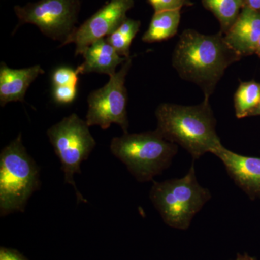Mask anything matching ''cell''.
<instances>
[{
	"instance_id": "obj_1",
	"label": "cell",
	"mask_w": 260,
	"mask_h": 260,
	"mask_svg": "<svg viewBox=\"0 0 260 260\" xmlns=\"http://www.w3.org/2000/svg\"><path fill=\"white\" fill-rule=\"evenodd\" d=\"M242 58L222 32L206 35L188 28L179 36L172 61L181 79L196 84L209 99L227 68Z\"/></svg>"
},
{
	"instance_id": "obj_2",
	"label": "cell",
	"mask_w": 260,
	"mask_h": 260,
	"mask_svg": "<svg viewBox=\"0 0 260 260\" xmlns=\"http://www.w3.org/2000/svg\"><path fill=\"white\" fill-rule=\"evenodd\" d=\"M157 130L168 141L180 145L193 158L199 159L222 145L217 121L209 99L194 106L164 103L155 112Z\"/></svg>"
},
{
	"instance_id": "obj_3",
	"label": "cell",
	"mask_w": 260,
	"mask_h": 260,
	"mask_svg": "<svg viewBox=\"0 0 260 260\" xmlns=\"http://www.w3.org/2000/svg\"><path fill=\"white\" fill-rule=\"evenodd\" d=\"M110 150L137 181L147 182L170 167L178 153V145L168 141L155 129L115 137Z\"/></svg>"
},
{
	"instance_id": "obj_4",
	"label": "cell",
	"mask_w": 260,
	"mask_h": 260,
	"mask_svg": "<svg viewBox=\"0 0 260 260\" xmlns=\"http://www.w3.org/2000/svg\"><path fill=\"white\" fill-rule=\"evenodd\" d=\"M40 186L39 168L27 152L20 133L0 153V215L23 213Z\"/></svg>"
},
{
	"instance_id": "obj_5",
	"label": "cell",
	"mask_w": 260,
	"mask_h": 260,
	"mask_svg": "<svg viewBox=\"0 0 260 260\" xmlns=\"http://www.w3.org/2000/svg\"><path fill=\"white\" fill-rule=\"evenodd\" d=\"M209 189L198 183L194 162L184 177L153 181L150 199L169 226L186 230L196 214L211 199Z\"/></svg>"
},
{
	"instance_id": "obj_6",
	"label": "cell",
	"mask_w": 260,
	"mask_h": 260,
	"mask_svg": "<svg viewBox=\"0 0 260 260\" xmlns=\"http://www.w3.org/2000/svg\"><path fill=\"white\" fill-rule=\"evenodd\" d=\"M86 121L76 114L63 118L47 130L48 138L54 148L64 173L65 183L74 188L78 203H88L77 188L74 179L76 174H81L80 166L88 158L96 145Z\"/></svg>"
},
{
	"instance_id": "obj_7",
	"label": "cell",
	"mask_w": 260,
	"mask_h": 260,
	"mask_svg": "<svg viewBox=\"0 0 260 260\" xmlns=\"http://www.w3.org/2000/svg\"><path fill=\"white\" fill-rule=\"evenodd\" d=\"M80 9V0H39L16 5L18 23L15 30L24 24H32L44 35L63 44L76 29Z\"/></svg>"
},
{
	"instance_id": "obj_8",
	"label": "cell",
	"mask_w": 260,
	"mask_h": 260,
	"mask_svg": "<svg viewBox=\"0 0 260 260\" xmlns=\"http://www.w3.org/2000/svg\"><path fill=\"white\" fill-rule=\"evenodd\" d=\"M132 64L133 56H130L119 71L109 76V82L104 87L88 95V110L85 121L89 126H99L103 129H107L112 124H116L120 126L124 133H128L125 81Z\"/></svg>"
},
{
	"instance_id": "obj_9",
	"label": "cell",
	"mask_w": 260,
	"mask_h": 260,
	"mask_svg": "<svg viewBox=\"0 0 260 260\" xmlns=\"http://www.w3.org/2000/svg\"><path fill=\"white\" fill-rule=\"evenodd\" d=\"M134 0H109L96 13L76 28L60 47L75 44V56L83 55L85 49L99 39H105L117 29L134 7Z\"/></svg>"
},
{
	"instance_id": "obj_10",
	"label": "cell",
	"mask_w": 260,
	"mask_h": 260,
	"mask_svg": "<svg viewBox=\"0 0 260 260\" xmlns=\"http://www.w3.org/2000/svg\"><path fill=\"white\" fill-rule=\"evenodd\" d=\"M212 153L223 162L229 177L251 200L260 198V158L239 155L223 145Z\"/></svg>"
},
{
	"instance_id": "obj_11",
	"label": "cell",
	"mask_w": 260,
	"mask_h": 260,
	"mask_svg": "<svg viewBox=\"0 0 260 260\" xmlns=\"http://www.w3.org/2000/svg\"><path fill=\"white\" fill-rule=\"evenodd\" d=\"M229 47L242 57L256 54L260 40V11L244 6L235 23L224 34Z\"/></svg>"
},
{
	"instance_id": "obj_12",
	"label": "cell",
	"mask_w": 260,
	"mask_h": 260,
	"mask_svg": "<svg viewBox=\"0 0 260 260\" xmlns=\"http://www.w3.org/2000/svg\"><path fill=\"white\" fill-rule=\"evenodd\" d=\"M45 73L40 65L23 69H13L5 62L0 65V105L25 102L24 98L32 82Z\"/></svg>"
},
{
	"instance_id": "obj_13",
	"label": "cell",
	"mask_w": 260,
	"mask_h": 260,
	"mask_svg": "<svg viewBox=\"0 0 260 260\" xmlns=\"http://www.w3.org/2000/svg\"><path fill=\"white\" fill-rule=\"evenodd\" d=\"M83 56V62L76 69L79 75L96 73L111 76L116 73L117 67L128 59L119 55L106 39H99L89 46Z\"/></svg>"
},
{
	"instance_id": "obj_14",
	"label": "cell",
	"mask_w": 260,
	"mask_h": 260,
	"mask_svg": "<svg viewBox=\"0 0 260 260\" xmlns=\"http://www.w3.org/2000/svg\"><path fill=\"white\" fill-rule=\"evenodd\" d=\"M181 20V10L154 12L148 30L142 37L146 43L167 41L177 35Z\"/></svg>"
},
{
	"instance_id": "obj_15",
	"label": "cell",
	"mask_w": 260,
	"mask_h": 260,
	"mask_svg": "<svg viewBox=\"0 0 260 260\" xmlns=\"http://www.w3.org/2000/svg\"><path fill=\"white\" fill-rule=\"evenodd\" d=\"M202 3L218 20L220 32L223 35L232 28L245 6L244 0H202Z\"/></svg>"
},
{
	"instance_id": "obj_16",
	"label": "cell",
	"mask_w": 260,
	"mask_h": 260,
	"mask_svg": "<svg viewBox=\"0 0 260 260\" xmlns=\"http://www.w3.org/2000/svg\"><path fill=\"white\" fill-rule=\"evenodd\" d=\"M234 109L238 119L250 116L260 102V83L242 82L234 94Z\"/></svg>"
},
{
	"instance_id": "obj_17",
	"label": "cell",
	"mask_w": 260,
	"mask_h": 260,
	"mask_svg": "<svg viewBox=\"0 0 260 260\" xmlns=\"http://www.w3.org/2000/svg\"><path fill=\"white\" fill-rule=\"evenodd\" d=\"M77 70H73L72 68L61 67L54 70L51 75L54 86H66V85H77L78 86L79 82Z\"/></svg>"
},
{
	"instance_id": "obj_18",
	"label": "cell",
	"mask_w": 260,
	"mask_h": 260,
	"mask_svg": "<svg viewBox=\"0 0 260 260\" xmlns=\"http://www.w3.org/2000/svg\"><path fill=\"white\" fill-rule=\"evenodd\" d=\"M108 43L123 57H130V47L133 40L124 37L117 30H114L106 38Z\"/></svg>"
},
{
	"instance_id": "obj_19",
	"label": "cell",
	"mask_w": 260,
	"mask_h": 260,
	"mask_svg": "<svg viewBox=\"0 0 260 260\" xmlns=\"http://www.w3.org/2000/svg\"><path fill=\"white\" fill-rule=\"evenodd\" d=\"M154 12L181 10L184 7H190L194 3L190 0H147Z\"/></svg>"
},
{
	"instance_id": "obj_20",
	"label": "cell",
	"mask_w": 260,
	"mask_h": 260,
	"mask_svg": "<svg viewBox=\"0 0 260 260\" xmlns=\"http://www.w3.org/2000/svg\"><path fill=\"white\" fill-rule=\"evenodd\" d=\"M78 93L77 85L54 86L53 96L54 101L59 104H70L74 102Z\"/></svg>"
},
{
	"instance_id": "obj_21",
	"label": "cell",
	"mask_w": 260,
	"mask_h": 260,
	"mask_svg": "<svg viewBox=\"0 0 260 260\" xmlns=\"http://www.w3.org/2000/svg\"><path fill=\"white\" fill-rule=\"evenodd\" d=\"M140 26L141 22L140 20L126 18L116 30L124 37L133 40L139 32Z\"/></svg>"
},
{
	"instance_id": "obj_22",
	"label": "cell",
	"mask_w": 260,
	"mask_h": 260,
	"mask_svg": "<svg viewBox=\"0 0 260 260\" xmlns=\"http://www.w3.org/2000/svg\"><path fill=\"white\" fill-rule=\"evenodd\" d=\"M0 260H28L25 256L15 249L1 247L0 249Z\"/></svg>"
},
{
	"instance_id": "obj_23",
	"label": "cell",
	"mask_w": 260,
	"mask_h": 260,
	"mask_svg": "<svg viewBox=\"0 0 260 260\" xmlns=\"http://www.w3.org/2000/svg\"><path fill=\"white\" fill-rule=\"evenodd\" d=\"M244 1H245V6L260 11V0H244Z\"/></svg>"
},
{
	"instance_id": "obj_24",
	"label": "cell",
	"mask_w": 260,
	"mask_h": 260,
	"mask_svg": "<svg viewBox=\"0 0 260 260\" xmlns=\"http://www.w3.org/2000/svg\"><path fill=\"white\" fill-rule=\"evenodd\" d=\"M237 258L239 260H258L256 258L254 257V256H249L246 253L244 254H238Z\"/></svg>"
},
{
	"instance_id": "obj_25",
	"label": "cell",
	"mask_w": 260,
	"mask_h": 260,
	"mask_svg": "<svg viewBox=\"0 0 260 260\" xmlns=\"http://www.w3.org/2000/svg\"><path fill=\"white\" fill-rule=\"evenodd\" d=\"M260 116V102L259 104H258V106L256 107V109L253 111L252 113H251L250 116Z\"/></svg>"
},
{
	"instance_id": "obj_26",
	"label": "cell",
	"mask_w": 260,
	"mask_h": 260,
	"mask_svg": "<svg viewBox=\"0 0 260 260\" xmlns=\"http://www.w3.org/2000/svg\"><path fill=\"white\" fill-rule=\"evenodd\" d=\"M256 54L260 57V40L258 44L257 48H256Z\"/></svg>"
},
{
	"instance_id": "obj_27",
	"label": "cell",
	"mask_w": 260,
	"mask_h": 260,
	"mask_svg": "<svg viewBox=\"0 0 260 260\" xmlns=\"http://www.w3.org/2000/svg\"><path fill=\"white\" fill-rule=\"evenodd\" d=\"M235 260H239V259H238V258L237 257V259H236Z\"/></svg>"
}]
</instances>
